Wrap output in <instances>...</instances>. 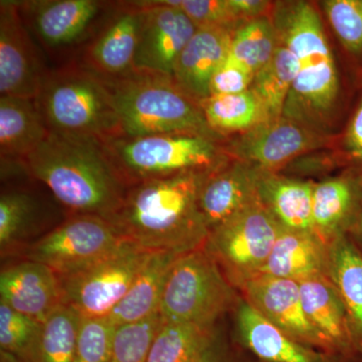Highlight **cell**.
Listing matches in <instances>:
<instances>
[{"label": "cell", "mask_w": 362, "mask_h": 362, "mask_svg": "<svg viewBox=\"0 0 362 362\" xmlns=\"http://www.w3.org/2000/svg\"><path fill=\"white\" fill-rule=\"evenodd\" d=\"M213 171H192L128 187L110 223L122 239L150 252L178 254L204 247L209 232L199 192Z\"/></svg>", "instance_id": "1"}, {"label": "cell", "mask_w": 362, "mask_h": 362, "mask_svg": "<svg viewBox=\"0 0 362 362\" xmlns=\"http://www.w3.org/2000/svg\"><path fill=\"white\" fill-rule=\"evenodd\" d=\"M21 162L26 173L78 214L109 221L128 189L103 143L89 138L49 132Z\"/></svg>", "instance_id": "2"}, {"label": "cell", "mask_w": 362, "mask_h": 362, "mask_svg": "<svg viewBox=\"0 0 362 362\" xmlns=\"http://www.w3.org/2000/svg\"><path fill=\"white\" fill-rule=\"evenodd\" d=\"M102 78V77H101ZM113 97L120 137L189 134L216 139L199 103L171 78L133 71L118 78H104Z\"/></svg>", "instance_id": "3"}, {"label": "cell", "mask_w": 362, "mask_h": 362, "mask_svg": "<svg viewBox=\"0 0 362 362\" xmlns=\"http://www.w3.org/2000/svg\"><path fill=\"white\" fill-rule=\"evenodd\" d=\"M35 102L49 132L101 143L121 136L110 90L90 69L68 66L45 74Z\"/></svg>", "instance_id": "4"}, {"label": "cell", "mask_w": 362, "mask_h": 362, "mask_svg": "<svg viewBox=\"0 0 362 362\" xmlns=\"http://www.w3.org/2000/svg\"><path fill=\"white\" fill-rule=\"evenodd\" d=\"M103 146L128 187L142 181L192 171L209 173L221 165L214 140L204 136L117 137L103 143Z\"/></svg>", "instance_id": "5"}, {"label": "cell", "mask_w": 362, "mask_h": 362, "mask_svg": "<svg viewBox=\"0 0 362 362\" xmlns=\"http://www.w3.org/2000/svg\"><path fill=\"white\" fill-rule=\"evenodd\" d=\"M230 282L204 247L180 255L169 272L159 313L164 322L214 327L233 302Z\"/></svg>", "instance_id": "6"}, {"label": "cell", "mask_w": 362, "mask_h": 362, "mask_svg": "<svg viewBox=\"0 0 362 362\" xmlns=\"http://www.w3.org/2000/svg\"><path fill=\"white\" fill-rule=\"evenodd\" d=\"M151 252L124 240L96 263L58 275L63 304L75 309L83 318L108 317L129 291Z\"/></svg>", "instance_id": "7"}, {"label": "cell", "mask_w": 362, "mask_h": 362, "mask_svg": "<svg viewBox=\"0 0 362 362\" xmlns=\"http://www.w3.org/2000/svg\"><path fill=\"white\" fill-rule=\"evenodd\" d=\"M283 228L261 202L209 233L204 247L228 280L240 286L262 270Z\"/></svg>", "instance_id": "8"}, {"label": "cell", "mask_w": 362, "mask_h": 362, "mask_svg": "<svg viewBox=\"0 0 362 362\" xmlns=\"http://www.w3.org/2000/svg\"><path fill=\"white\" fill-rule=\"evenodd\" d=\"M124 240L110 221L77 214L28 246L23 257L66 275L108 256Z\"/></svg>", "instance_id": "9"}, {"label": "cell", "mask_w": 362, "mask_h": 362, "mask_svg": "<svg viewBox=\"0 0 362 362\" xmlns=\"http://www.w3.org/2000/svg\"><path fill=\"white\" fill-rule=\"evenodd\" d=\"M142 9L134 71L173 77L176 62L197 28L168 0L135 2Z\"/></svg>", "instance_id": "10"}, {"label": "cell", "mask_w": 362, "mask_h": 362, "mask_svg": "<svg viewBox=\"0 0 362 362\" xmlns=\"http://www.w3.org/2000/svg\"><path fill=\"white\" fill-rule=\"evenodd\" d=\"M240 287L252 305L269 321L305 346L327 352V346L305 314L297 281L258 274Z\"/></svg>", "instance_id": "11"}, {"label": "cell", "mask_w": 362, "mask_h": 362, "mask_svg": "<svg viewBox=\"0 0 362 362\" xmlns=\"http://www.w3.org/2000/svg\"><path fill=\"white\" fill-rule=\"evenodd\" d=\"M45 74L21 18L20 4H0V93L35 99Z\"/></svg>", "instance_id": "12"}, {"label": "cell", "mask_w": 362, "mask_h": 362, "mask_svg": "<svg viewBox=\"0 0 362 362\" xmlns=\"http://www.w3.org/2000/svg\"><path fill=\"white\" fill-rule=\"evenodd\" d=\"M0 300L14 310L44 322L63 304L58 274L30 259L6 267L0 273Z\"/></svg>", "instance_id": "13"}, {"label": "cell", "mask_w": 362, "mask_h": 362, "mask_svg": "<svg viewBox=\"0 0 362 362\" xmlns=\"http://www.w3.org/2000/svg\"><path fill=\"white\" fill-rule=\"evenodd\" d=\"M233 33L226 28H199L176 62L171 80L197 103L211 96V78L230 52Z\"/></svg>", "instance_id": "14"}, {"label": "cell", "mask_w": 362, "mask_h": 362, "mask_svg": "<svg viewBox=\"0 0 362 362\" xmlns=\"http://www.w3.org/2000/svg\"><path fill=\"white\" fill-rule=\"evenodd\" d=\"M319 142V136L304 124L280 117L247 131L233 143L232 151L261 168H273L313 148Z\"/></svg>", "instance_id": "15"}, {"label": "cell", "mask_w": 362, "mask_h": 362, "mask_svg": "<svg viewBox=\"0 0 362 362\" xmlns=\"http://www.w3.org/2000/svg\"><path fill=\"white\" fill-rule=\"evenodd\" d=\"M307 318L327 346L329 356L359 359L356 341L341 298L325 276L300 281Z\"/></svg>", "instance_id": "16"}, {"label": "cell", "mask_w": 362, "mask_h": 362, "mask_svg": "<svg viewBox=\"0 0 362 362\" xmlns=\"http://www.w3.org/2000/svg\"><path fill=\"white\" fill-rule=\"evenodd\" d=\"M259 201L258 181L245 166L235 164L209 173L201 188L199 209L209 232Z\"/></svg>", "instance_id": "17"}, {"label": "cell", "mask_w": 362, "mask_h": 362, "mask_svg": "<svg viewBox=\"0 0 362 362\" xmlns=\"http://www.w3.org/2000/svg\"><path fill=\"white\" fill-rule=\"evenodd\" d=\"M142 9L135 2L114 16L90 45L87 64L104 78H118L134 71Z\"/></svg>", "instance_id": "18"}, {"label": "cell", "mask_w": 362, "mask_h": 362, "mask_svg": "<svg viewBox=\"0 0 362 362\" xmlns=\"http://www.w3.org/2000/svg\"><path fill=\"white\" fill-rule=\"evenodd\" d=\"M240 338L263 362H326L322 354L297 342L275 324L243 302L238 309Z\"/></svg>", "instance_id": "19"}, {"label": "cell", "mask_w": 362, "mask_h": 362, "mask_svg": "<svg viewBox=\"0 0 362 362\" xmlns=\"http://www.w3.org/2000/svg\"><path fill=\"white\" fill-rule=\"evenodd\" d=\"M33 25L40 39L49 47H64L77 42L99 13L95 0H49L26 2Z\"/></svg>", "instance_id": "20"}, {"label": "cell", "mask_w": 362, "mask_h": 362, "mask_svg": "<svg viewBox=\"0 0 362 362\" xmlns=\"http://www.w3.org/2000/svg\"><path fill=\"white\" fill-rule=\"evenodd\" d=\"M327 266L328 256L318 235L283 228L259 274L300 282L324 276Z\"/></svg>", "instance_id": "21"}, {"label": "cell", "mask_w": 362, "mask_h": 362, "mask_svg": "<svg viewBox=\"0 0 362 362\" xmlns=\"http://www.w3.org/2000/svg\"><path fill=\"white\" fill-rule=\"evenodd\" d=\"M173 252H152L129 291L107 318L116 327L144 320L159 312L169 272L178 257Z\"/></svg>", "instance_id": "22"}, {"label": "cell", "mask_w": 362, "mask_h": 362, "mask_svg": "<svg viewBox=\"0 0 362 362\" xmlns=\"http://www.w3.org/2000/svg\"><path fill=\"white\" fill-rule=\"evenodd\" d=\"M49 134L35 99L0 97L1 160L21 159L37 148Z\"/></svg>", "instance_id": "23"}, {"label": "cell", "mask_w": 362, "mask_h": 362, "mask_svg": "<svg viewBox=\"0 0 362 362\" xmlns=\"http://www.w3.org/2000/svg\"><path fill=\"white\" fill-rule=\"evenodd\" d=\"M329 280L341 298L362 361V251L346 237L335 239L328 255Z\"/></svg>", "instance_id": "24"}, {"label": "cell", "mask_w": 362, "mask_h": 362, "mask_svg": "<svg viewBox=\"0 0 362 362\" xmlns=\"http://www.w3.org/2000/svg\"><path fill=\"white\" fill-rule=\"evenodd\" d=\"M276 30L282 45L296 57L301 69L334 61L322 23L311 4L296 2L288 7Z\"/></svg>", "instance_id": "25"}, {"label": "cell", "mask_w": 362, "mask_h": 362, "mask_svg": "<svg viewBox=\"0 0 362 362\" xmlns=\"http://www.w3.org/2000/svg\"><path fill=\"white\" fill-rule=\"evenodd\" d=\"M338 92L334 61L300 69L286 101L283 115L303 124L332 107Z\"/></svg>", "instance_id": "26"}, {"label": "cell", "mask_w": 362, "mask_h": 362, "mask_svg": "<svg viewBox=\"0 0 362 362\" xmlns=\"http://www.w3.org/2000/svg\"><path fill=\"white\" fill-rule=\"evenodd\" d=\"M83 317L59 305L42 322L25 362H74Z\"/></svg>", "instance_id": "27"}, {"label": "cell", "mask_w": 362, "mask_h": 362, "mask_svg": "<svg viewBox=\"0 0 362 362\" xmlns=\"http://www.w3.org/2000/svg\"><path fill=\"white\" fill-rule=\"evenodd\" d=\"M214 343L211 326L162 322L147 362H197Z\"/></svg>", "instance_id": "28"}, {"label": "cell", "mask_w": 362, "mask_h": 362, "mask_svg": "<svg viewBox=\"0 0 362 362\" xmlns=\"http://www.w3.org/2000/svg\"><path fill=\"white\" fill-rule=\"evenodd\" d=\"M300 69L296 57L284 45H279L270 61L255 74L250 89L263 105L269 120L282 117Z\"/></svg>", "instance_id": "29"}, {"label": "cell", "mask_w": 362, "mask_h": 362, "mask_svg": "<svg viewBox=\"0 0 362 362\" xmlns=\"http://www.w3.org/2000/svg\"><path fill=\"white\" fill-rule=\"evenodd\" d=\"M207 124L216 133L249 131L269 121L251 89L235 95H211L201 104Z\"/></svg>", "instance_id": "30"}, {"label": "cell", "mask_w": 362, "mask_h": 362, "mask_svg": "<svg viewBox=\"0 0 362 362\" xmlns=\"http://www.w3.org/2000/svg\"><path fill=\"white\" fill-rule=\"evenodd\" d=\"M313 190L310 183L277 180L266 185L271 213L284 228L314 233Z\"/></svg>", "instance_id": "31"}, {"label": "cell", "mask_w": 362, "mask_h": 362, "mask_svg": "<svg viewBox=\"0 0 362 362\" xmlns=\"http://www.w3.org/2000/svg\"><path fill=\"white\" fill-rule=\"evenodd\" d=\"M358 202L356 183L349 180L324 181L314 187L313 226L316 235L337 232L354 213ZM320 238V237H319Z\"/></svg>", "instance_id": "32"}, {"label": "cell", "mask_w": 362, "mask_h": 362, "mask_svg": "<svg viewBox=\"0 0 362 362\" xmlns=\"http://www.w3.org/2000/svg\"><path fill=\"white\" fill-rule=\"evenodd\" d=\"M278 47L276 26L259 16L247 21L233 32L228 58L256 74L270 61Z\"/></svg>", "instance_id": "33"}, {"label": "cell", "mask_w": 362, "mask_h": 362, "mask_svg": "<svg viewBox=\"0 0 362 362\" xmlns=\"http://www.w3.org/2000/svg\"><path fill=\"white\" fill-rule=\"evenodd\" d=\"M162 322L160 313L157 312L144 320L117 327L109 362H147Z\"/></svg>", "instance_id": "34"}, {"label": "cell", "mask_w": 362, "mask_h": 362, "mask_svg": "<svg viewBox=\"0 0 362 362\" xmlns=\"http://www.w3.org/2000/svg\"><path fill=\"white\" fill-rule=\"evenodd\" d=\"M35 204L25 192H6L0 197V250L4 255L20 242L32 223Z\"/></svg>", "instance_id": "35"}, {"label": "cell", "mask_w": 362, "mask_h": 362, "mask_svg": "<svg viewBox=\"0 0 362 362\" xmlns=\"http://www.w3.org/2000/svg\"><path fill=\"white\" fill-rule=\"evenodd\" d=\"M42 323L20 313L0 300V349L20 357L28 356Z\"/></svg>", "instance_id": "36"}, {"label": "cell", "mask_w": 362, "mask_h": 362, "mask_svg": "<svg viewBox=\"0 0 362 362\" xmlns=\"http://www.w3.org/2000/svg\"><path fill=\"white\" fill-rule=\"evenodd\" d=\"M116 326L107 317L83 318L74 362H109Z\"/></svg>", "instance_id": "37"}, {"label": "cell", "mask_w": 362, "mask_h": 362, "mask_svg": "<svg viewBox=\"0 0 362 362\" xmlns=\"http://www.w3.org/2000/svg\"><path fill=\"white\" fill-rule=\"evenodd\" d=\"M326 14L338 39L354 54L362 52V0L324 2Z\"/></svg>", "instance_id": "38"}, {"label": "cell", "mask_w": 362, "mask_h": 362, "mask_svg": "<svg viewBox=\"0 0 362 362\" xmlns=\"http://www.w3.org/2000/svg\"><path fill=\"white\" fill-rule=\"evenodd\" d=\"M199 28H226L240 21L230 0H168Z\"/></svg>", "instance_id": "39"}, {"label": "cell", "mask_w": 362, "mask_h": 362, "mask_svg": "<svg viewBox=\"0 0 362 362\" xmlns=\"http://www.w3.org/2000/svg\"><path fill=\"white\" fill-rule=\"evenodd\" d=\"M255 74L233 59L226 58L225 63L211 78V95H235L250 90Z\"/></svg>", "instance_id": "40"}, {"label": "cell", "mask_w": 362, "mask_h": 362, "mask_svg": "<svg viewBox=\"0 0 362 362\" xmlns=\"http://www.w3.org/2000/svg\"><path fill=\"white\" fill-rule=\"evenodd\" d=\"M349 156L362 161V102L352 118L345 139Z\"/></svg>", "instance_id": "41"}, {"label": "cell", "mask_w": 362, "mask_h": 362, "mask_svg": "<svg viewBox=\"0 0 362 362\" xmlns=\"http://www.w3.org/2000/svg\"><path fill=\"white\" fill-rule=\"evenodd\" d=\"M230 2L240 21L259 18L270 4L262 0H230Z\"/></svg>", "instance_id": "42"}, {"label": "cell", "mask_w": 362, "mask_h": 362, "mask_svg": "<svg viewBox=\"0 0 362 362\" xmlns=\"http://www.w3.org/2000/svg\"><path fill=\"white\" fill-rule=\"evenodd\" d=\"M197 362H226L223 354L216 346V342L204 352V356Z\"/></svg>", "instance_id": "43"}, {"label": "cell", "mask_w": 362, "mask_h": 362, "mask_svg": "<svg viewBox=\"0 0 362 362\" xmlns=\"http://www.w3.org/2000/svg\"><path fill=\"white\" fill-rule=\"evenodd\" d=\"M0 362H25L23 359H21L20 357L14 356L13 354H9V352L4 351L1 350L0 351Z\"/></svg>", "instance_id": "44"}, {"label": "cell", "mask_w": 362, "mask_h": 362, "mask_svg": "<svg viewBox=\"0 0 362 362\" xmlns=\"http://www.w3.org/2000/svg\"><path fill=\"white\" fill-rule=\"evenodd\" d=\"M356 235L362 243V202L361 204V209H359L358 216H357Z\"/></svg>", "instance_id": "45"}]
</instances>
